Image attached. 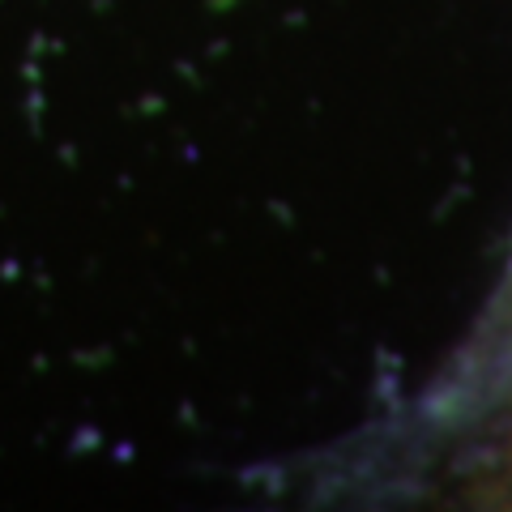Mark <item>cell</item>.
I'll return each mask as SVG.
<instances>
[{
  "label": "cell",
  "mask_w": 512,
  "mask_h": 512,
  "mask_svg": "<svg viewBox=\"0 0 512 512\" xmlns=\"http://www.w3.org/2000/svg\"><path fill=\"white\" fill-rule=\"evenodd\" d=\"M316 470V491L512 504V286L419 402L338 444Z\"/></svg>",
  "instance_id": "6da1fadb"
},
{
  "label": "cell",
  "mask_w": 512,
  "mask_h": 512,
  "mask_svg": "<svg viewBox=\"0 0 512 512\" xmlns=\"http://www.w3.org/2000/svg\"><path fill=\"white\" fill-rule=\"evenodd\" d=\"M508 286H512V269H508Z\"/></svg>",
  "instance_id": "7a4b0ae2"
}]
</instances>
